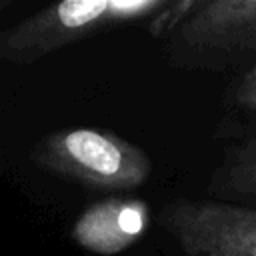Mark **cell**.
<instances>
[{
    "mask_svg": "<svg viewBox=\"0 0 256 256\" xmlns=\"http://www.w3.org/2000/svg\"><path fill=\"white\" fill-rule=\"evenodd\" d=\"M148 224V202L128 194H112L90 204L74 220L70 236L74 244L92 254L116 256L136 244Z\"/></svg>",
    "mask_w": 256,
    "mask_h": 256,
    "instance_id": "5b68a950",
    "label": "cell"
},
{
    "mask_svg": "<svg viewBox=\"0 0 256 256\" xmlns=\"http://www.w3.org/2000/svg\"><path fill=\"white\" fill-rule=\"evenodd\" d=\"M206 190L208 198L256 204V136L224 146Z\"/></svg>",
    "mask_w": 256,
    "mask_h": 256,
    "instance_id": "8992f818",
    "label": "cell"
},
{
    "mask_svg": "<svg viewBox=\"0 0 256 256\" xmlns=\"http://www.w3.org/2000/svg\"><path fill=\"white\" fill-rule=\"evenodd\" d=\"M158 220L182 256H256V204L174 198Z\"/></svg>",
    "mask_w": 256,
    "mask_h": 256,
    "instance_id": "277c9868",
    "label": "cell"
},
{
    "mask_svg": "<svg viewBox=\"0 0 256 256\" xmlns=\"http://www.w3.org/2000/svg\"><path fill=\"white\" fill-rule=\"evenodd\" d=\"M218 112L214 140L234 144L256 136V62L228 82L220 96Z\"/></svg>",
    "mask_w": 256,
    "mask_h": 256,
    "instance_id": "52a82bcc",
    "label": "cell"
},
{
    "mask_svg": "<svg viewBox=\"0 0 256 256\" xmlns=\"http://www.w3.org/2000/svg\"><path fill=\"white\" fill-rule=\"evenodd\" d=\"M30 162L56 178L112 194L136 190L152 174L146 150L112 130L92 126L48 132L32 146Z\"/></svg>",
    "mask_w": 256,
    "mask_h": 256,
    "instance_id": "7a4b0ae2",
    "label": "cell"
},
{
    "mask_svg": "<svg viewBox=\"0 0 256 256\" xmlns=\"http://www.w3.org/2000/svg\"><path fill=\"white\" fill-rule=\"evenodd\" d=\"M174 0H68L50 4L18 20L0 34V56L14 66H30L116 28L152 24Z\"/></svg>",
    "mask_w": 256,
    "mask_h": 256,
    "instance_id": "6da1fadb",
    "label": "cell"
},
{
    "mask_svg": "<svg viewBox=\"0 0 256 256\" xmlns=\"http://www.w3.org/2000/svg\"><path fill=\"white\" fill-rule=\"evenodd\" d=\"M176 70H246L256 62V0H192L162 38Z\"/></svg>",
    "mask_w": 256,
    "mask_h": 256,
    "instance_id": "3957f363",
    "label": "cell"
}]
</instances>
